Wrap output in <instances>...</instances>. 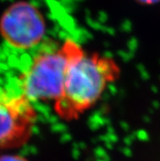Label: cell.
<instances>
[{
    "mask_svg": "<svg viewBox=\"0 0 160 161\" xmlns=\"http://www.w3.org/2000/svg\"><path fill=\"white\" fill-rule=\"evenodd\" d=\"M120 71L112 57L83 52L69 67L61 95L54 102L56 114L65 121L77 119L100 100Z\"/></svg>",
    "mask_w": 160,
    "mask_h": 161,
    "instance_id": "obj_1",
    "label": "cell"
},
{
    "mask_svg": "<svg viewBox=\"0 0 160 161\" xmlns=\"http://www.w3.org/2000/svg\"><path fill=\"white\" fill-rule=\"evenodd\" d=\"M136 1L141 4H153L159 2L160 0H136Z\"/></svg>",
    "mask_w": 160,
    "mask_h": 161,
    "instance_id": "obj_6",
    "label": "cell"
},
{
    "mask_svg": "<svg viewBox=\"0 0 160 161\" xmlns=\"http://www.w3.org/2000/svg\"><path fill=\"white\" fill-rule=\"evenodd\" d=\"M46 20L35 5L26 1L14 3L0 19V34L11 47L30 50L42 42L46 34Z\"/></svg>",
    "mask_w": 160,
    "mask_h": 161,
    "instance_id": "obj_3",
    "label": "cell"
},
{
    "mask_svg": "<svg viewBox=\"0 0 160 161\" xmlns=\"http://www.w3.org/2000/svg\"><path fill=\"white\" fill-rule=\"evenodd\" d=\"M36 119L33 102L23 94L0 90V149L25 145L30 138Z\"/></svg>",
    "mask_w": 160,
    "mask_h": 161,
    "instance_id": "obj_4",
    "label": "cell"
},
{
    "mask_svg": "<svg viewBox=\"0 0 160 161\" xmlns=\"http://www.w3.org/2000/svg\"><path fill=\"white\" fill-rule=\"evenodd\" d=\"M0 161H28L26 159L19 155H5L0 156Z\"/></svg>",
    "mask_w": 160,
    "mask_h": 161,
    "instance_id": "obj_5",
    "label": "cell"
},
{
    "mask_svg": "<svg viewBox=\"0 0 160 161\" xmlns=\"http://www.w3.org/2000/svg\"><path fill=\"white\" fill-rule=\"evenodd\" d=\"M83 52L76 42L67 39L58 48L38 55L20 75V93L31 102H55L61 95L71 64Z\"/></svg>",
    "mask_w": 160,
    "mask_h": 161,
    "instance_id": "obj_2",
    "label": "cell"
}]
</instances>
